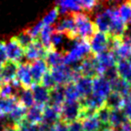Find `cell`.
<instances>
[{
	"mask_svg": "<svg viewBox=\"0 0 131 131\" xmlns=\"http://www.w3.org/2000/svg\"><path fill=\"white\" fill-rule=\"evenodd\" d=\"M111 131H121V130H120V128H112Z\"/></svg>",
	"mask_w": 131,
	"mask_h": 131,
	"instance_id": "cell-48",
	"label": "cell"
},
{
	"mask_svg": "<svg viewBox=\"0 0 131 131\" xmlns=\"http://www.w3.org/2000/svg\"><path fill=\"white\" fill-rule=\"evenodd\" d=\"M18 103V99L16 96H12L7 98L0 97V114L7 116Z\"/></svg>",
	"mask_w": 131,
	"mask_h": 131,
	"instance_id": "cell-26",
	"label": "cell"
},
{
	"mask_svg": "<svg viewBox=\"0 0 131 131\" xmlns=\"http://www.w3.org/2000/svg\"><path fill=\"white\" fill-rule=\"evenodd\" d=\"M58 17H59V11H58V7H55L44 15L41 22L44 25L54 26L56 24V22L58 20Z\"/></svg>",
	"mask_w": 131,
	"mask_h": 131,
	"instance_id": "cell-35",
	"label": "cell"
},
{
	"mask_svg": "<svg viewBox=\"0 0 131 131\" xmlns=\"http://www.w3.org/2000/svg\"><path fill=\"white\" fill-rule=\"evenodd\" d=\"M30 68H31V74H32V78L35 84L40 83L44 74L49 70L47 63L43 58L30 62Z\"/></svg>",
	"mask_w": 131,
	"mask_h": 131,
	"instance_id": "cell-14",
	"label": "cell"
},
{
	"mask_svg": "<svg viewBox=\"0 0 131 131\" xmlns=\"http://www.w3.org/2000/svg\"><path fill=\"white\" fill-rule=\"evenodd\" d=\"M16 131H40L38 124H30L29 122L24 119L23 121L19 122L18 124L15 125Z\"/></svg>",
	"mask_w": 131,
	"mask_h": 131,
	"instance_id": "cell-38",
	"label": "cell"
},
{
	"mask_svg": "<svg viewBox=\"0 0 131 131\" xmlns=\"http://www.w3.org/2000/svg\"><path fill=\"white\" fill-rule=\"evenodd\" d=\"M15 80L21 88H31L34 84V80L31 74L30 62H20L17 66Z\"/></svg>",
	"mask_w": 131,
	"mask_h": 131,
	"instance_id": "cell-9",
	"label": "cell"
},
{
	"mask_svg": "<svg viewBox=\"0 0 131 131\" xmlns=\"http://www.w3.org/2000/svg\"><path fill=\"white\" fill-rule=\"evenodd\" d=\"M111 11L112 9L106 8L102 13H100L95 17V25L99 32L104 34L109 33L110 25H111Z\"/></svg>",
	"mask_w": 131,
	"mask_h": 131,
	"instance_id": "cell-13",
	"label": "cell"
},
{
	"mask_svg": "<svg viewBox=\"0 0 131 131\" xmlns=\"http://www.w3.org/2000/svg\"><path fill=\"white\" fill-rule=\"evenodd\" d=\"M43 108L44 106L38 104H34L33 106L27 108L25 120L30 124H39L43 119Z\"/></svg>",
	"mask_w": 131,
	"mask_h": 131,
	"instance_id": "cell-22",
	"label": "cell"
},
{
	"mask_svg": "<svg viewBox=\"0 0 131 131\" xmlns=\"http://www.w3.org/2000/svg\"><path fill=\"white\" fill-rule=\"evenodd\" d=\"M33 92L35 103L41 106H46L50 102V90L40 83L34 84L31 87Z\"/></svg>",
	"mask_w": 131,
	"mask_h": 131,
	"instance_id": "cell-12",
	"label": "cell"
},
{
	"mask_svg": "<svg viewBox=\"0 0 131 131\" xmlns=\"http://www.w3.org/2000/svg\"><path fill=\"white\" fill-rule=\"evenodd\" d=\"M125 1H128V2H129V3L131 4V0H125Z\"/></svg>",
	"mask_w": 131,
	"mask_h": 131,
	"instance_id": "cell-51",
	"label": "cell"
},
{
	"mask_svg": "<svg viewBox=\"0 0 131 131\" xmlns=\"http://www.w3.org/2000/svg\"><path fill=\"white\" fill-rule=\"evenodd\" d=\"M110 86H111V91L119 93L124 98L128 97L131 93V84L120 77L110 81Z\"/></svg>",
	"mask_w": 131,
	"mask_h": 131,
	"instance_id": "cell-20",
	"label": "cell"
},
{
	"mask_svg": "<svg viewBox=\"0 0 131 131\" xmlns=\"http://www.w3.org/2000/svg\"><path fill=\"white\" fill-rule=\"evenodd\" d=\"M118 13L120 17L126 25L131 24V4L128 1H124L118 8Z\"/></svg>",
	"mask_w": 131,
	"mask_h": 131,
	"instance_id": "cell-32",
	"label": "cell"
},
{
	"mask_svg": "<svg viewBox=\"0 0 131 131\" xmlns=\"http://www.w3.org/2000/svg\"><path fill=\"white\" fill-rule=\"evenodd\" d=\"M78 91L80 93L81 99L87 97L92 94V86H93V79L84 76H80L74 81Z\"/></svg>",
	"mask_w": 131,
	"mask_h": 131,
	"instance_id": "cell-19",
	"label": "cell"
},
{
	"mask_svg": "<svg viewBox=\"0 0 131 131\" xmlns=\"http://www.w3.org/2000/svg\"><path fill=\"white\" fill-rule=\"evenodd\" d=\"M40 84H42L43 86H45L46 88H48L49 90L56 86V82H55V80H54V79H53V77H52V75H51L50 69L48 70L47 72L44 74V76L42 77V79H41Z\"/></svg>",
	"mask_w": 131,
	"mask_h": 131,
	"instance_id": "cell-41",
	"label": "cell"
},
{
	"mask_svg": "<svg viewBox=\"0 0 131 131\" xmlns=\"http://www.w3.org/2000/svg\"><path fill=\"white\" fill-rule=\"evenodd\" d=\"M111 92L109 80H107L103 76H97L93 78V86L92 93L97 96L106 99Z\"/></svg>",
	"mask_w": 131,
	"mask_h": 131,
	"instance_id": "cell-11",
	"label": "cell"
},
{
	"mask_svg": "<svg viewBox=\"0 0 131 131\" xmlns=\"http://www.w3.org/2000/svg\"><path fill=\"white\" fill-rule=\"evenodd\" d=\"M50 72L55 80L56 85H66L71 81H75L77 78L81 76L80 74L76 72L73 68L65 64H61L58 67L51 68Z\"/></svg>",
	"mask_w": 131,
	"mask_h": 131,
	"instance_id": "cell-3",
	"label": "cell"
},
{
	"mask_svg": "<svg viewBox=\"0 0 131 131\" xmlns=\"http://www.w3.org/2000/svg\"><path fill=\"white\" fill-rule=\"evenodd\" d=\"M81 123L84 131H100L101 129V123L99 122L96 114L84 118L83 120H81Z\"/></svg>",
	"mask_w": 131,
	"mask_h": 131,
	"instance_id": "cell-31",
	"label": "cell"
},
{
	"mask_svg": "<svg viewBox=\"0 0 131 131\" xmlns=\"http://www.w3.org/2000/svg\"><path fill=\"white\" fill-rule=\"evenodd\" d=\"M109 35L97 31L90 39V49L93 55H99L109 50Z\"/></svg>",
	"mask_w": 131,
	"mask_h": 131,
	"instance_id": "cell-6",
	"label": "cell"
},
{
	"mask_svg": "<svg viewBox=\"0 0 131 131\" xmlns=\"http://www.w3.org/2000/svg\"><path fill=\"white\" fill-rule=\"evenodd\" d=\"M99 1L100 0H80V3L82 11L90 15V14H92L95 6L98 4Z\"/></svg>",
	"mask_w": 131,
	"mask_h": 131,
	"instance_id": "cell-40",
	"label": "cell"
},
{
	"mask_svg": "<svg viewBox=\"0 0 131 131\" xmlns=\"http://www.w3.org/2000/svg\"><path fill=\"white\" fill-rule=\"evenodd\" d=\"M113 1H115V2H120V1H122V0H113ZM125 1V0H124Z\"/></svg>",
	"mask_w": 131,
	"mask_h": 131,
	"instance_id": "cell-49",
	"label": "cell"
},
{
	"mask_svg": "<svg viewBox=\"0 0 131 131\" xmlns=\"http://www.w3.org/2000/svg\"><path fill=\"white\" fill-rule=\"evenodd\" d=\"M55 31L59 33L64 34L69 39H76V34H75V21L72 14L64 15L55 24Z\"/></svg>",
	"mask_w": 131,
	"mask_h": 131,
	"instance_id": "cell-5",
	"label": "cell"
},
{
	"mask_svg": "<svg viewBox=\"0 0 131 131\" xmlns=\"http://www.w3.org/2000/svg\"><path fill=\"white\" fill-rule=\"evenodd\" d=\"M81 107L80 101H65L60 106V120L66 123L79 120Z\"/></svg>",
	"mask_w": 131,
	"mask_h": 131,
	"instance_id": "cell-4",
	"label": "cell"
},
{
	"mask_svg": "<svg viewBox=\"0 0 131 131\" xmlns=\"http://www.w3.org/2000/svg\"><path fill=\"white\" fill-rule=\"evenodd\" d=\"M80 102L82 107H85V108L97 112V110L105 105V99L92 93L91 95H89L85 98L80 99Z\"/></svg>",
	"mask_w": 131,
	"mask_h": 131,
	"instance_id": "cell-18",
	"label": "cell"
},
{
	"mask_svg": "<svg viewBox=\"0 0 131 131\" xmlns=\"http://www.w3.org/2000/svg\"><path fill=\"white\" fill-rule=\"evenodd\" d=\"M102 76L105 78L107 80L112 81L113 80L117 79L119 77V74H118V71L116 69V66H113V67H110V68H107V69L104 71V73Z\"/></svg>",
	"mask_w": 131,
	"mask_h": 131,
	"instance_id": "cell-43",
	"label": "cell"
},
{
	"mask_svg": "<svg viewBox=\"0 0 131 131\" xmlns=\"http://www.w3.org/2000/svg\"><path fill=\"white\" fill-rule=\"evenodd\" d=\"M8 60L6 50H5V42H0V65L4 64Z\"/></svg>",
	"mask_w": 131,
	"mask_h": 131,
	"instance_id": "cell-46",
	"label": "cell"
},
{
	"mask_svg": "<svg viewBox=\"0 0 131 131\" xmlns=\"http://www.w3.org/2000/svg\"><path fill=\"white\" fill-rule=\"evenodd\" d=\"M64 102H65L64 85H56L55 87L50 89V102H49V104L60 107Z\"/></svg>",
	"mask_w": 131,
	"mask_h": 131,
	"instance_id": "cell-23",
	"label": "cell"
},
{
	"mask_svg": "<svg viewBox=\"0 0 131 131\" xmlns=\"http://www.w3.org/2000/svg\"><path fill=\"white\" fill-rule=\"evenodd\" d=\"M66 39H69V38L66 37L64 34L54 31V33L52 34V37H51V47L53 49L60 50L62 47H64Z\"/></svg>",
	"mask_w": 131,
	"mask_h": 131,
	"instance_id": "cell-34",
	"label": "cell"
},
{
	"mask_svg": "<svg viewBox=\"0 0 131 131\" xmlns=\"http://www.w3.org/2000/svg\"><path fill=\"white\" fill-rule=\"evenodd\" d=\"M75 21V34L77 38L90 41L93 36L98 31L95 23L91 20L90 15L86 13L72 14Z\"/></svg>",
	"mask_w": 131,
	"mask_h": 131,
	"instance_id": "cell-2",
	"label": "cell"
},
{
	"mask_svg": "<svg viewBox=\"0 0 131 131\" xmlns=\"http://www.w3.org/2000/svg\"><path fill=\"white\" fill-rule=\"evenodd\" d=\"M5 50L8 60L20 63L24 58V48L17 42L15 37L5 42Z\"/></svg>",
	"mask_w": 131,
	"mask_h": 131,
	"instance_id": "cell-7",
	"label": "cell"
},
{
	"mask_svg": "<svg viewBox=\"0 0 131 131\" xmlns=\"http://www.w3.org/2000/svg\"><path fill=\"white\" fill-rule=\"evenodd\" d=\"M43 59L46 61L49 69L58 67L61 64H64V52L52 48L50 50H47Z\"/></svg>",
	"mask_w": 131,
	"mask_h": 131,
	"instance_id": "cell-17",
	"label": "cell"
},
{
	"mask_svg": "<svg viewBox=\"0 0 131 131\" xmlns=\"http://www.w3.org/2000/svg\"><path fill=\"white\" fill-rule=\"evenodd\" d=\"M43 26H44L43 23L41 21H39L37 22V23H36L34 26H32L31 28H29L28 30H26V31L29 33V35L33 37L34 39H37L38 37H39V34L41 32V30L43 28Z\"/></svg>",
	"mask_w": 131,
	"mask_h": 131,
	"instance_id": "cell-42",
	"label": "cell"
},
{
	"mask_svg": "<svg viewBox=\"0 0 131 131\" xmlns=\"http://www.w3.org/2000/svg\"><path fill=\"white\" fill-rule=\"evenodd\" d=\"M46 52V48L41 44L39 40L35 39L32 43L24 48V58H26L28 62H33L37 59L44 58Z\"/></svg>",
	"mask_w": 131,
	"mask_h": 131,
	"instance_id": "cell-8",
	"label": "cell"
},
{
	"mask_svg": "<svg viewBox=\"0 0 131 131\" xmlns=\"http://www.w3.org/2000/svg\"><path fill=\"white\" fill-rule=\"evenodd\" d=\"M110 111L111 110L106 107L105 105L102 106V108L97 110L96 116L98 118L99 122L101 123V126L103 125H110L109 124V119H110Z\"/></svg>",
	"mask_w": 131,
	"mask_h": 131,
	"instance_id": "cell-37",
	"label": "cell"
},
{
	"mask_svg": "<svg viewBox=\"0 0 131 131\" xmlns=\"http://www.w3.org/2000/svg\"><path fill=\"white\" fill-rule=\"evenodd\" d=\"M128 119L123 109H115L110 111L109 124L112 128H119Z\"/></svg>",
	"mask_w": 131,
	"mask_h": 131,
	"instance_id": "cell-29",
	"label": "cell"
},
{
	"mask_svg": "<svg viewBox=\"0 0 131 131\" xmlns=\"http://www.w3.org/2000/svg\"><path fill=\"white\" fill-rule=\"evenodd\" d=\"M18 63L7 60L0 68V77L3 82H13L16 77Z\"/></svg>",
	"mask_w": 131,
	"mask_h": 131,
	"instance_id": "cell-16",
	"label": "cell"
},
{
	"mask_svg": "<svg viewBox=\"0 0 131 131\" xmlns=\"http://www.w3.org/2000/svg\"><path fill=\"white\" fill-rule=\"evenodd\" d=\"M26 112H27V108L22 104L18 103L11 112L8 114L7 117L10 121V123L13 125H15L16 124H18L19 122H21L25 119Z\"/></svg>",
	"mask_w": 131,
	"mask_h": 131,
	"instance_id": "cell-28",
	"label": "cell"
},
{
	"mask_svg": "<svg viewBox=\"0 0 131 131\" xmlns=\"http://www.w3.org/2000/svg\"><path fill=\"white\" fill-rule=\"evenodd\" d=\"M0 68H1V65H0Z\"/></svg>",
	"mask_w": 131,
	"mask_h": 131,
	"instance_id": "cell-52",
	"label": "cell"
},
{
	"mask_svg": "<svg viewBox=\"0 0 131 131\" xmlns=\"http://www.w3.org/2000/svg\"><path fill=\"white\" fill-rule=\"evenodd\" d=\"M2 82H3V81H2V79H1V77H0V84L2 83Z\"/></svg>",
	"mask_w": 131,
	"mask_h": 131,
	"instance_id": "cell-50",
	"label": "cell"
},
{
	"mask_svg": "<svg viewBox=\"0 0 131 131\" xmlns=\"http://www.w3.org/2000/svg\"><path fill=\"white\" fill-rule=\"evenodd\" d=\"M52 131H68V123L59 120L53 124Z\"/></svg>",
	"mask_w": 131,
	"mask_h": 131,
	"instance_id": "cell-44",
	"label": "cell"
},
{
	"mask_svg": "<svg viewBox=\"0 0 131 131\" xmlns=\"http://www.w3.org/2000/svg\"><path fill=\"white\" fill-rule=\"evenodd\" d=\"M16 97L18 99V102L20 104L25 106L26 108H29L31 106H33L35 103V100H34L33 92L31 88H21L18 92Z\"/></svg>",
	"mask_w": 131,
	"mask_h": 131,
	"instance_id": "cell-27",
	"label": "cell"
},
{
	"mask_svg": "<svg viewBox=\"0 0 131 131\" xmlns=\"http://www.w3.org/2000/svg\"><path fill=\"white\" fill-rule=\"evenodd\" d=\"M16 91H17V88L12 82H2L0 84V97L1 98L15 96V93H17Z\"/></svg>",
	"mask_w": 131,
	"mask_h": 131,
	"instance_id": "cell-36",
	"label": "cell"
},
{
	"mask_svg": "<svg viewBox=\"0 0 131 131\" xmlns=\"http://www.w3.org/2000/svg\"><path fill=\"white\" fill-rule=\"evenodd\" d=\"M15 38L17 40V42H18L23 48L27 47L30 43H32L34 40H35L33 37L30 36L29 33H28L27 31H24V32L18 34Z\"/></svg>",
	"mask_w": 131,
	"mask_h": 131,
	"instance_id": "cell-39",
	"label": "cell"
},
{
	"mask_svg": "<svg viewBox=\"0 0 131 131\" xmlns=\"http://www.w3.org/2000/svg\"><path fill=\"white\" fill-rule=\"evenodd\" d=\"M78 72L81 76L87 77V78H95L99 76L98 69H97V64H96V58L93 54L84 58L78 67Z\"/></svg>",
	"mask_w": 131,
	"mask_h": 131,
	"instance_id": "cell-10",
	"label": "cell"
},
{
	"mask_svg": "<svg viewBox=\"0 0 131 131\" xmlns=\"http://www.w3.org/2000/svg\"><path fill=\"white\" fill-rule=\"evenodd\" d=\"M124 102H125V98L114 91L110 92V94L105 99V106L108 107L110 110L123 109Z\"/></svg>",
	"mask_w": 131,
	"mask_h": 131,
	"instance_id": "cell-24",
	"label": "cell"
},
{
	"mask_svg": "<svg viewBox=\"0 0 131 131\" xmlns=\"http://www.w3.org/2000/svg\"><path fill=\"white\" fill-rule=\"evenodd\" d=\"M1 131H16V129H15V125H8Z\"/></svg>",
	"mask_w": 131,
	"mask_h": 131,
	"instance_id": "cell-47",
	"label": "cell"
},
{
	"mask_svg": "<svg viewBox=\"0 0 131 131\" xmlns=\"http://www.w3.org/2000/svg\"><path fill=\"white\" fill-rule=\"evenodd\" d=\"M116 69L119 77L125 80L131 84V60L130 59H119L116 62Z\"/></svg>",
	"mask_w": 131,
	"mask_h": 131,
	"instance_id": "cell-25",
	"label": "cell"
},
{
	"mask_svg": "<svg viewBox=\"0 0 131 131\" xmlns=\"http://www.w3.org/2000/svg\"><path fill=\"white\" fill-rule=\"evenodd\" d=\"M68 131H84L81 121L76 120L68 123Z\"/></svg>",
	"mask_w": 131,
	"mask_h": 131,
	"instance_id": "cell-45",
	"label": "cell"
},
{
	"mask_svg": "<svg viewBox=\"0 0 131 131\" xmlns=\"http://www.w3.org/2000/svg\"><path fill=\"white\" fill-rule=\"evenodd\" d=\"M54 31H55L54 26L44 25L42 30H41V32H40V34H39V37L37 38V39L41 42V44L43 45L44 47L46 48V50L52 49L51 37H52V34L54 33Z\"/></svg>",
	"mask_w": 131,
	"mask_h": 131,
	"instance_id": "cell-30",
	"label": "cell"
},
{
	"mask_svg": "<svg viewBox=\"0 0 131 131\" xmlns=\"http://www.w3.org/2000/svg\"><path fill=\"white\" fill-rule=\"evenodd\" d=\"M73 40L71 47L64 52V61L63 63L67 66L74 67L79 65L80 62L92 54L90 49V43L87 40L76 38Z\"/></svg>",
	"mask_w": 131,
	"mask_h": 131,
	"instance_id": "cell-1",
	"label": "cell"
},
{
	"mask_svg": "<svg viewBox=\"0 0 131 131\" xmlns=\"http://www.w3.org/2000/svg\"><path fill=\"white\" fill-rule=\"evenodd\" d=\"M59 14L67 15L82 11L80 0H55Z\"/></svg>",
	"mask_w": 131,
	"mask_h": 131,
	"instance_id": "cell-15",
	"label": "cell"
},
{
	"mask_svg": "<svg viewBox=\"0 0 131 131\" xmlns=\"http://www.w3.org/2000/svg\"><path fill=\"white\" fill-rule=\"evenodd\" d=\"M64 94L65 101H80L81 99L74 81H71L64 85Z\"/></svg>",
	"mask_w": 131,
	"mask_h": 131,
	"instance_id": "cell-33",
	"label": "cell"
},
{
	"mask_svg": "<svg viewBox=\"0 0 131 131\" xmlns=\"http://www.w3.org/2000/svg\"><path fill=\"white\" fill-rule=\"evenodd\" d=\"M60 120V107L47 104L43 108V119L42 122L49 124H53Z\"/></svg>",
	"mask_w": 131,
	"mask_h": 131,
	"instance_id": "cell-21",
	"label": "cell"
}]
</instances>
